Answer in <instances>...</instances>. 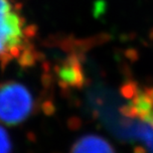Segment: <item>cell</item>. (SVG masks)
<instances>
[{
	"label": "cell",
	"instance_id": "1",
	"mask_svg": "<svg viewBox=\"0 0 153 153\" xmlns=\"http://www.w3.org/2000/svg\"><path fill=\"white\" fill-rule=\"evenodd\" d=\"M26 40L24 18L11 0H0V62L17 58Z\"/></svg>",
	"mask_w": 153,
	"mask_h": 153
},
{
	"label": "cell",
	"instance_id": "2",
	"mask_svg": "<svg viewBox=\"0 0 153 153\" xmlns=\"http://www.w3.org/2000/svg\"><path fill=\"white\" fill-rule=\"evenodd\" d=\"M34 99L21 82L0 84V122L6 125L22 123L32 114Z\"/></svg>",
	"mask_w": 153,
	"mask_h": 153
},
{
	"label": "cell",
	"instance_id": "3",
	"mask_svg": "<svg viewBox=\"0 0 153 153\" xmlns=\"http://www.w3.org/2000/svg\"><path fill=\"white\" fill-rule=\"evenodd\" d=\"M71 153H115L112 145L102 136L87 134L76 140Z\"/></svg>",
	"mask_w": 153,
	"mask_h": 153
},
{
	"label": "cell",
	"instance_id": "4",
	"mask_svg": "<svg viewBox=\"0 0 153 153\" xmlns=\"http://www.w3.org/2000/svg\"><path fill=\"white\" fill-rule=\"evenodd\" d=\"M11 141L8 133L2 126H0V153H10Z\"/></svg>",
	"mask_w": 153,
	"mask_h": 153
}]
</instances>
